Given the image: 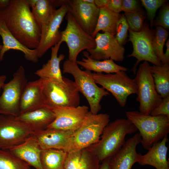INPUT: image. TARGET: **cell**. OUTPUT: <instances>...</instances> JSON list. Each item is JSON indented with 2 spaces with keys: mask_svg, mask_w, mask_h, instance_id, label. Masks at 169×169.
Returning a JSON list of instances; mask_svg holds the SVG:
<instances>
[{
  "mask_svg": "<svg viewBox=\"0 0 169 169\" xmlns=\"http://www.w3.org/2000/svg\"><path fill=\"white\" fill-rule=\"evenodd\" d=\"M30 8L27 0H10L8 7L0 9V20L21 44L35 49L39 45L41 29Z\"/></svg>",
  "mask_w": 169,
  "mask_h": 169,
  "instance_id": "6da1fadb",
  "label": "cell"
},
{
  "mask_svg": "<svg viewBox=\"0 0 169 169\" xmlns=\"http://www.w3.org/2000/svg\"><path fill=\"white\" fill-rule=\"evenodd\" d=\"M137 130L127 119H119L109 122L105 128L98 142L89 149L100 161L113 156L125 142L127 134L136 133Z\"/></svg>",
  "mask_w": 169,
  "mask_h": 169,
  "instance_id": "7a4b0ae2",
  "label": "cell"
},
{
  "mask_svg": "<svg viewBox=\"0 0 169 169\" xmlns=\"http://www.w3.org/2000/svg\"><path fill=\"white\" fill-rule=\"evenodd\" d=\"M127 118L140 132L143 148L148 150L169 133V117L152 116L135 111H125Z\"/></svg>",
  "mask_w": 169,
  "mask_h": 169,
  "instance_id": "3957f363",
  "label": "cell"
},
{
  "mask_svg": "<svg viewBox=\"0 0 169 169\" xmlns=\"http://www.w3.org/2000/svg\"><path fill=\"white\" fill-rule=\"evenodd\" d=\"M46 107H76L79 105V91L74 81L64 77L63 81L40 78Z\"/></svg>",
  "mask_w": 169,
  "mask_h": 169,
  "instance_id": "277c9868",
  "label": "cell"
},
{
  "mask_svg": "<svg viewBox=\"0 0 169 169\" xmlns=\"http://www.w3.org/2000/svg\"><path fill=\"white\" fill-rule=\"evenodd\" d=\"M63 73L71 74L79 92L85 97L89 105L90 111L97 114L101 109L100 102L102 98L110 95L103 87H99L90 75L89 71L81 70L76 63L67 59L63 63Z\"/></svg>",
  "mask_w": 169,
  "mask_h": 169,
  "instance_id": "5b68a950",
  "label": "cell"
},
{
  "mask_svg": "<svg viewBox=\"0 0 169 169\" xmlns=\"http://www.w3.org/2000/svg\"><path fill=\"white\" fill-rule=\"evenodd\" d=\"M150 67L148 62H143L140 65L134 79L140 112L146 115H150L162 100L156 90Z\"/></svg>",
  "mask_w": 169,
  "mask_h": 169,
  "instance_id": "8992f818",
  "label": "cell"
},
{
  "mask_svg": "<svg viewBox=\"0 0 169 169\" xmlns=\"http://www.w3.org/2000/svg\"><path fill=\"white\" fill-rule=\"evenodd\" d=\"M89 74L97 84L112 94L121 107L125 105L129 96L136 94L135 80L130 78L125 71L104 74L89 71Z\"/></svg>",
  "mask_w": 169,
  "mask_h": 169,
  "instance_id": "52a82bcc",
  "label": "cell"
},
{
  "mask_svg": "<svg viewBox=\"0 0 169 169\" xmlns=\"http://www.w3.org/2000/svg\"><path fill=\"white\" fill-rule=\"evenodd\" d=\"M110 118L107 114L95 115L89 111L82 124L74 132L71 151L82 150L98 142L110 122Z\"/></svg>",
  "mask_w": 169,
  "mask_h": 169,
  "instance_id": "ba28073f",
  "label": "cell"
},
{
  "mask_svg": "<svg viewBox=\"0 0 169 169\" xmlns=\"http://www.w3.org/2000/svg\"><path fill=\"white\" fill-rule=\"evenodd\" d=\"M24 67L20 66L13 74V78L5 83L0 96V114L15 117L20 114V103L24 88L28 83Z\"/></svg>",
  "mask_w": 169,
  "mask_h": 169,
  "instance_id": "9c48e42d",
  "label": "cell"
},
{
  "mask_svg": "<svg viewBox=\"0 0 169 169\" xmlns=\"http://www.w3.org/2000/svg\"><path fill=\"white\" fill-rule=\"evenodd\" d=\"M65 16L67 24L65 29L61 31L60 41L65 42L68 48V60L76 63L78 56L81 52L95 48V38L79 25L69 12Z\"/></svg>",
  "mask_w": 169,
  "mask_h": 169,
  "instance_id": "30bf717a",
  "label": "cell"
},
{
  "mask_svg": "<svg viewBox=\"0 0 169 169\" xmlns=\"http://www.w3.org/2000/svg\"><path fill=\"white\" fill-rule=\"evenodd\" d=\"M129 39L132 44V53L127 57H134L137 59L131 70L136 74L137 67L142 61L149 62L153 65H159L161 64L154 50L152 41L155 31L150 29L149 25L144 23L141 30L138 32L133 31L129 29Z\"/></svg>",
  "mask_w": 169,
  "mask_h": 169,
  "instance_id": "8fae6325",
  "label": "cell"
},
{
  "mask_svg": "<svg viewBox=\"0 0 169 169\" xmlns=\"http://www.w3.org/2000/svg\"><path fill=\"white\" fill-rule=\"evenodd\" d=\"M34 131L15 117L0 114V149L8 150L32 136Z\"/></svg>",
  "mask_w": 169,
  "mask_h": 169,
  "instance_id": "7c38bea8",
  "label": "cell"
},
{
  "mask_svg": "<svg viewBox=\"0 0 169 169\" xmlns=\"http://www.w3.org/2000/svg\"><path fill=\"white\" fill-rule=\"evenodd\" d=\"M69 12L67 0L57 9L50 19L41 27V34L37 49L38 58H41L52 47L61 40V31L59 28L64 18Z\"/></svg>",
  "mask_w": 169,
  "mask_h": 169,
  "instance_id": "4fadbf2b",
  "label": "cell"
},
{
  "mask_svg": "<svg viewBox=\"0 0 169 169\" xmlns=\"http://www.w3.org/2000/svg\"><path fill=\"white\" fill-rule=\"evenodd\" d=\"M51 109L55 118L47 128L65 131H76L78 129L89 111L88 107L85 105L56 107Z\"/></svg>",
  "mask_w": 169,
  "mask_h": 169,
  "instance_id": "5bb4252c",
  "label": "cell"
},
{
  "mask_svg": "<svg viewBox=\"0 0 169 169\" xmlns=\"http://www.w3.org/2000/svg\"><path fill=\"white\" fill-rule=\"evenodd\" d=\"M95 40V48L87 50L89 57L98 60L111 59L114 61H122L124 59L125 49L120 45L115 36L107 33H98Z\"/></svg>",
  "mask_w": 169,
  "mask_h": 169,
  "instance_id": "9a60e30c",
  "label": "cell"
},
{
  "mask_svg": "<svg viewBox=\"0 0 169 169\" xmlns=\"http://www.w3.org/2000/svg\"><path fill=\"white\" fill-rule=\"evenodd\" d=\"M75 131L48 129L35 131L33 136L42 150L56 149L71 151Z\"/></svg>",
  "mask_w": 169,
  "mask_h": 169,
  "instance_id": "2e32d148",
  "label": "cell"
},
{
  "mask_svg": "<svg viewBox=\"0 0 169 169\" xmlns=\"http://www.w3.org/2000/svg\"><path fill=\"white\" fill-rule=\"evenodd\" d=\"M69 12L79 25L91 36L97 24L100 9L84 0H67Z\"/></svg>",
  "mask_w": 169,
  "mask_h": 169,
  "instance_id": "e0dca14e",
  "label": "cell"
},
{
  "mask_svg": "<svg viewBox=\"0 0 169 169\" xmlns=\"http://www.w3.org/2000/svg\"><path fill=\"white\" fill-rule=\"evenodd\" d=\"M141 141L139 133L125 141L117 152L110 158L111 169H131L139 161L141 154L137 152L136 148Z\"/></svg>",
  "mask_w": 169,
  "mask_h": 169,
  "instance_id": "ac0fdd59",
  "label": "cell"
},
{
  "mask_svg": "<svg viewBox=\"0 0 169 169\" xmlns=\"http://www.w3.org/2000/svg\"><path fill=\"white\" fill-rule=\"evenodd\" d=\"M45 107L40 79L28 82L21 98L20 114Z\"/></svg>",
  "mask_w": 169,
  "mask_h": 169,
  "instance_id": "d6986e66",
  "label": "cell"
},
{
  "mask_svg": "<svg viewBox=\"0 0 169 169\" xmlns=\"http://www.w3.org/2000/svg\"><path fill=\"white\" fill-rule=\"evenodd\" d=\"M8 150L36 169H43L40 161L42 149L38 141L33 135L23 143Z\"/></svg>",
  "mask_w": 169,
  "mask_h": 169,
  "instance_id": "ffe728a7",
  "label": "cell"
},
{
  "mask_svg": "<svg viewBox=\"0 0 169 169\" xmlns=\"http://www.w3.org/2000/svg\"><path fill=\"white\" fill-rule=\"evenodd\" d=\"M168 141L167 135L154 143L145 154H141L138 163L142 166H151L156 169H169L166 158L168 148L166 145Z\"/></svg>",
  "mask_w": 169,
  "mask_h": 169,
  "instance_id": "44dd1931",
  "label": "cell"
},
{
  "mask_svg": "<svg viewBox=\"0 0 169 169\" xmlns=\"http://www.w3.org/2000/svg\"><path fill=\"white\" fill-rule=\"evenodd\" d=\"M0 35L3 43L2 47L0 50V61L3 60L6 52L13 49L23 52L25 59L28 61L33 63L38 61L37 49H29L21 44L10 32L4 22L0 20Z\"/></svg>",
  "mask_w": 169,
  "mask_h": 169,
  "instance_id": "7402d4cb",
  "label": "cell"
},
{
  "mask_svg": "<svg viewBox=\"0 0 169 169\" xmlns=\"http://www.w3.org/2000/svg\"><path fill=\"white\" fill-rule=\"evenodd\" d=\"M15 117L35 131L46 129L54 120L55 115L51 109L45 107L21 114Z\"/></svg>",
  "mask_w": 169,
  "mask_h": 169,
  "instance_id": "603a6c76",
  "label": "cell"
},
{
  "mask_svg": "<svg viewBox=\"0 0 169 169\" xmlns=\"http://www.w3.org/2000/svg\"><path fill=\"white\" fill-rule=\"evenodd\" d=\"M60 41L51 48L50 59L47 63L44 64L41 68L37 70L34 74L40 78H47L55 79L60 81H63L60 69V62L64 59L65 56L63 54L58 55L60 46L62 43Z\"/></svg>",
  "mask_w": 169,
  "mask_h": 169,
  "instance_id": "cb8c5ba5",
  "label": "cell"
},
{
  "mask_svg": "<svg viewBox=\"0 0 169 169\" xmlns=\"http://www.w3.org/2000/svg\"><path fill=\"white\" fill-rule=\"evenodd\" d=\"M83 54L86 58H82L81 61L77 60L76 63L86 70L93 71L96 73L112 74L122 71L125 72L128 70L126 67L117 64L111 59L102 61L95 60L89 57L87 51H84Z\"/></svg>",
  "mask_w": 169,
  "mask_h": 169,
  "instance_id": "d4e9b609",
  "label": "cell"
},
{
  "mask_svg": "<svg viewBox=\"0 0 169 169\" xmlns=\"http://www.w3.org/2000/svg\"><path fill=\"white\" fill-rule=\"evenodd\" d=\"M35 19L41 27L47 23L55 12L54 0H27Z\"/></svg>",
  "mask_w": 169,
  "mask_h": 169,
  "instance_id": "484cf974",
  "label": "cell"
},
{
  "mask_svg": "<svg viewBox=\"0 0 169 169\" xmlns=\"http://www.w3.org/2000/svg\"><path fill=\"white\" fill-rule=\"evenodd\" d=\"M121 15L111 11L106 7L100 8L96 27L91 36L95 38L97 33L101 30L115 36L116 24Z\"/></svg>",
  "mask_w": 169,
  "mask_h": 169,
  "instance_id": "4316f807",
  "label": "cell"
},
{
  "mask_svg": "<svg viewBox=\"0 0 169 169\" xmlns=\"http://www.w3.org/2000/svg\"><path fill=\"white\" fill-rule=\"evenodd\" d=\"M156 90L162 99L169 96V65H150Z\"/></svg>",
  "mask_w": 169,
  "mask_h": 169,
  "instance_id": "83f0119b",
  "label": "cell"
},
{
  "mask_svg": "<svg viewBox=\"0 0 169 169\" xmlns=\"http://www.w3.org/2000/svg\"><path fill=\"white\" fill-rule=\"evenodd\" d=\"M67 153L56 149L42 150L40 161L43 169H64Z\"/></svg>",
  "mask_w": 169,
  "mask_h": 169,
  "instance_id": "f1b7e54d",
  "label": "cell"
},
{
  "mask_svg": "<svg viewBox=\"0 0 169 169\" xmlns=\"http://www.w3.org/2000/svg\"><path fill=\"white\" fill-rule=\"evenodd\" d=\"M29 165L8 150L0 149V169H29Z\"/></svg>",
  "mask_w": 169,
  "mask_h": 169,
  "instance_id": "f546056e",
  "label": "cell"
},
{
  "mask_svg": "<svg viewBox=\"0 0 169 169\" xmlns=\"http://www.w3.org/2000/svg\"><path fill=\"white\" fill-rule=\"evenodd\" d=\"M167 31L160 26H157L152 41L154 50L161 64L165 63L163 47L168 36Z\"/></svg>",
  "mask_w": 169,
  "mask_h": 169,
  "instance_id": "4dcf8cb0",
  "label": "cell"
},
{
  "mask_svg": "<svg viewBox=\"0 0 169 169\" xmlns=\"http://www.w3.org/2000/svg\"><path fill=\"white\" fill-rule=\"evenodd\" d=\"M129 29L132 31L138 32L142 29L144 21L146 17L141 10L133 13H124Z\"/></svg>",
  "mask_w": 169,
  "mask_h": 169,
  "instance_id": "1f68e13d",
  "label": "cell"
},
{
  "mask_svg": "<svg viewBox=\"0 0 169 169\" xmlns=\"http://www.w3.org/2000/svg\"><path fill=\"white\" fill-rule=\"evenodd\" d=\"M100 161L97 157L87 148L82 150L80 161L78 169H98Z\"/></svg>",
  "mask_w": 169,
  "mask_h": 169,
  "instance_id": "d6a6232c",
  "label": "cell"
},
{
  "mask_svg": "<svg viewBox=\"0 0 169 169\" xmlns=\"http://www.w3.org/2000/svg\"><path fill=\"white\" fill-rule=\"evenodd\" d=\"M142 5L147 12L148 19L150 23L151 29L154 23V20L158 9L165 4L167 1L165 0H141Z\"/></svg>",
  "mask_w": 169,
  "mask_h": 169,
  "instance_id": "836d02e7",
  "label": "cell"
},
{
  "mask_svg": "<svg viewBox=\"0 0 169 169\" xmlns=\"http://www.w3.org/2000/svg\"><path fill=\"white\" fill-rule=\"evenodd\" d=\"M129 29V27L125 15L122 14L116 24L115 35L118 43L121 46L125 44L126 42Z\"/></svg>",
  "mask_w": 169,
  "mask_h": 169,
  "instance_id": "e575fe53",
  "label": "cell"
},
{
  "mask_svg": "<svg viewBox=\"0 0 169 169\" xmlns=\"http://www.w3.org/2000/svg\"><path fill=\"white\" fill-rule=\"evenodd\" d=\"M82 150L72 151L67 153L64 169H78L80 161Z\"/></svg>",
  "mask_w": 169,
  "mask_h": 169,
  "instance_id": "d590c367",
  "label": "cell"
},
{
  "mask_svg": "<svg viewBox=\"0 0 169 169\" xmlns=\"http://www.w3.org/2000/svg\"><path fill=\"white\" fill-rule=\"evenodd\" d=\"M162 6L159 15L153 24L156 27H161L167 30L169 28V4H165Z\"/></svg>",
  "mask_w": 169,
  "mask_h": 169,
  "instance_id": "8d00e7d4",
  "label": "cell"
},
{
  "mask_svg": "<svg viewBox=\"0 0 169 169\" xmlns=\"http://www.w3.org/2000/svg\"><path fill=\"white\" fill-rule=\"evenodd\" d=\"M152 116L166 115L169 117V96L162 99L161 103L152 111Z\"/></svg>",
  "mask_w": 169,
  "mask_h": 169,
  "instance_id": "74e56055",
  "label": "cell"
},
{
  "mask_svg": "<svg viewBox=\"0 0 169 169\" xmlns=\"http://www.w3.org/2000/svg\"><path fill=\"white\" fill-rule=\"evenodd\" d=\"M122 10L124 13H136L141 10L138 1L136 0H122Z\"/></svg>",
  "mask_w": 169,
  "mask_h": 169,
  "instance_id": "f35d334b",
  "label": "cell"
},
{
  "mask_svg": "<svg viewBox=\"0 0 169 169\" xmlns=\"http://www.w3.org/2000/svg\"><path fill=\"white\" fill-rule=\"evenodd\" d=\"M106 7L111 11L120 13L122 10V0H108Z\"/></svg>",
  "mask_w": 169,
  "mask_h": 169,
  "instance_id": "ab89813d",
  "label": "cell"
},
{
  "mask_svg": "<svg viewBox=\"0 0 169 169\" xmlns=\"http://www.w3.org/2000/svg\"><path fill=\"white\" fill-rule=\"evenodd\" d=\"M98 169H111L110 163V158H106L103 161Z\"/></svg>",
  "mask_w": 169,
  "mask_h": 169,
  "instance_id": "60d3db41",
  "label": "cell"
},
{
  "mask_svg": "<svg viewBox=\"0 0 169 169\" xmlns=\"http://www.w3.org/2000/svg\"><path fill=\"white\" fill-rule=\"evenodd\" d=\"M166 49L164 53V64H169V39H168L166 44Z\"/></svg>",
  "mask_w": 169,
  "mask_h": 169,
  "instance_id": "b9f144b4",
  "label": "cell"
},
{
  "mask_svg": "<svg viewBox=\"0 0 169 169\" xmlns=\"http://www.w3.org/2000/svg\"><path fill=\"white\" fill-rule=\"evenodd\" d=\"M108 0H95L94 4L100 9L106 6Z\"/></svg>",
  "mask_w": 169,
  "mask_h": 169,
  "instance_id": "7bdbcfd3",
  "label": "cell"
},
{
  "mask_svg": "<svg viewBox=\"0 0 169 169\" xmlns=\"http://www.w3.org/2000/svg\"><path fill=\"white\" fill-rule=\"evenodd\" d=\"M10 2V0H0V9L8 7Z\"/></svg>",
  "mask_w": 169,
  "mask_h": 169,
  "instance_id": "ee69618b",
  "label": "cell"
},
{
  "mask_svg": "<svg viewBox=\"0 0 169 169\" xmlns=\"http://www.w3.org/2000/svg\"><path fill=\"white\" fill-rule=\"evenodd\" d=\"M6 76L4 75H0V92L1 89H2L3 86L4 85L6 79Z\"/></svg>",
  "mask_w": 169,
  "mask_h": 169,
  "instance_id": "f6af8a7d",
  "label": "cell"
},
{
  "mask_svg": "<svg viewBox=\"0 0 169 169\" xmlns=\"http://www.w3.org/2000/svg\"><path fill=\"white\" fill-rule=\"evenodd\" d=\"M3 45H0V50L1 49Z\"/></svg>",
  "mask_w": 169,
  "mask_h": 169,
  "instance_id": "bcb514c9",
  "label": "cell"
}]
</instances>
